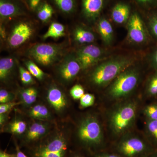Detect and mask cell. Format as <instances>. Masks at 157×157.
<instances>
[{"mask_svg":"<svg viewBox=\"0 0 157 157\" xmlns=\"http://www.w3.org/2000/svg\"><path fill=\"white\" fill-rule=\"evenodd\" d=\"M73 157H81L79 156H74Z\"/></svg>","mask_w":157,"mask_h":157,"instance_id":"ee69618b","label":"cell"},{"mask_svg":"<svg viewBox=\"0 0 157 157\" xmlns=\"http://www.w3.org/2000/svg\"><path fill=\"white\" fill-rule=\"evenodd\" d=\"M116 150L123 157H144L154 152L151 145L142 137L128 133L122 136Z\"/></svg>","mask_w":157,"mask_h":157,"instance_id":"277c9868","label":"cell"},{"mask_svg":"<svg viewBox=\"0 0 157 157\" xmlns=\"http://www.w3.org/2000/svg\"><path fill=\"white\" fill-rule=\"evenodd\" d=\"M47 99L52 106L57 110H62L67 105V101L63 94L56 86H52L48 90Z\"/></svg>","mask_w":157,"mask_h":157,"instance_id":"5bb4252c","label":"cell"},{"mask_svg":"<svg viewBox=\"0 0 157 157\" xmlns=\"http://www.w3.org/2000/svg\"><path fill=\"white\" fill-rule=\"evenodd\" d=\"M81 70V66L76 56H69L60 65L59 74L63 80L69 82L74 79Z\"/></svg>","mask_w":157,"mask_h":157,"instance_id":"8fae6325","label":"cell"},{"mask_svg":"<svg viewBox=\"0 0 157 157\" xmlns=\"http://www.w3.org/2000/svg\"><path fill=\"white\" fill-rule=\"evenodd\" d=\"M68 149L67 140L63 137L58 136L37 147L35 157H65Z\"/></svg>","mask_w":157,"mask_h":157,"instance_id":"52a82bcc","label":"cell"},{"mask_svg":"<svg viewBox=\"0 0 157 157\" xmlns=\"http://www.w3.org/2000/svg\"><path fill=\"white\" fill-rule=\"evenodd\" d=\"M19 71L21 80L23 84L29 85L33 83V78L29 71L21 67H20Z\"/></svg>","mask_w":157,"mask_h":157,"instance_id":"f546056e","label":"cell"},{"mask_svg":"<svg viewBox=\"0 0 157 157\" xmlns=\"http://www.w3.org/2000/svg\"><path fill=\"white\" fill-rule=\"evenodd\" d=\"M10 129L12 133L21 135L25 132L26 124L23 121H16L11 124Z\"/></svg>","mask_w":157,"mask_h":157,"instance_id":"f1b7e54d","label":"cell"},{"mask_svg":"<svg viewBox=\"0 0 157 157\" xmlns=\"http://www.w3.org/2000/svg\"><path fill=\"white\" fill-rule=\"evenodd\" d=\"M144 157H157V153L153 152Z\"/></svg>","mask_w":157,"mask_h":157,"instance_id":"7bdbcfd3","label":"cell"},{"mask_svg":"<svg viewBox=\"0 0 157 157\" xmlns=\"http://www.w3.org/2000/svg\"><path fill=\"white\" fill-rule=\"evenodd\" d=\"M145 93L148 97L157 96V70L147 80Z\"/></svg>","mask_w":157,"mask_h":157,"instance_id":"cb8c5ba5","label":"cell"},{"mask_svg":"<svg viewBox=\"0 0 157 157\" xmlns=\"http://www.w3.org/2000/svg\"><path fill=\"white\" fill-rule=\"evenodd\" d=\"M54 13L53 8L48 3L42 4L38 9L37 16L43 22L48 21L52 17Z\"/></svg>","mask_w":157,"mask_h":157,"instance_id":"7402d4cb","label":"cell"},{"mask_svg":"<svg viewBox=\"0 0 157 157\" xmlns=\"http://www.w3.org/2000/svg\"><path fill=\"white\" fill-rule=\"evenodd\" d=\"M130 16V7L125 3H117L112 9V19L114 22L118 24H122L127 22Z\"/></svg>","mask_w":157,"mask_h":157,"instance_id":"9a60e30c","label":"cell"},{"mask_svg":"<svg viewBox=\"0 0 157 157\" xmlns=\"http://www.w3.org/2000/svg\"><path fill=\"white\" fill-rule=\"evenodd\" d=\"M149 25L152 33L157 38V14L151 17L149 20Z\"/></svg>","mask_w":157,"mask_h":157,"instance_id":"836d02e7","label":"cell"},{"mask_svg":"<svg viewBox=\"0 0 157 157\" xmlns=\"http://www.w3.org/2000/svg\"><path fill=\"white\" fill-rule=\"evenodd\" d=\"M0 157H15L14 155L9 154L6 152L1 151Z\"/></svg>","mask_w":157,"mask_h":157,"instance_id":"60d3db41","label":"cell"},{"mask_svg":"<svg viewBox=\"0 0 157 157\" xmlns=\"http://www.w3.org/2000/svg\"><path fill=\"white\" fill-rule=\"evenodd\" d=\"M145 132L151 143L157 147V121L147 120L145 125Z\"/></svg>","mask_w":157,"mask_h":157,"instance_id":"44dd1931","label":"cell"},{"mask_svg":"<svg viewBox=\"0 0 157 157\" xmlns=\"http://www.w3.org/2000/svg\"><path fill=\"white\" fill-rule=\"evenodd\" d=\"M135 59L129 56H118L98 64L90 75V81L97 87L110 84L121 73L131 67Z\"/></svg>","mask_w":157,"mask_h":157,"instance_id":"6da1fadb","label":"cell"},{"mask_svg":"<svg viewBox=\"0 0 157 157\" xmlns=\"http://www.w3.org/2000/svg\"><path fill=\"white\" fill-rule=\"evenodd\" d=\"M95 157H121L117 155L109 153H102L97 155Z\"/></svg>","mask_w":157,"mask_h":157,"instance_id":"f35d334b","label":"cell"},{"mask_svg":"<svg viewBox=\"0 0 157 157\" xmlns=\"http://www.w3.org/2000/svg\"><path fill=\"white\" fill-rule=\"evenodd\" d=\"M70 94L74 100H80L85 94L84 88L80 85H76L70 90Z\"/></svg>","mask_w":157,"mask_h":157,"instance_id":"1f68e13d","label":"cell"},{"mask_svg":"<svg viewBox=\"0 0 157 157\" xmlns=\"http://www.w3.org/2000/svg\"><path fill=\"white\" fill-rule=\"evenodd\" d=\"M18 104V103L11 102L5 103V104H1L0 105V114H4Z\"/></svg>","mask_w":157,"mask_h":157,"instance_id":"e575fe53","label":"cell"},{"mask_svg":"<svg viewBox=\"0 0 157 157\" xmlns=\"http://www.w3.org/2000/svg\"><path fill=\"white\" fill-rule=\"evenodd\" d=\"M30 116L36 118H46L49 116V111L45 106L39 104L31 109Z\"/></svg>","mask_w":157,"mask_h":157,"instance_id":"d4e9b609","label":"cell"},{"mask_svg":"<svg viewBox=\"0 0 157 157\" xmlns=\"http://www.w3.org/2000/svg\"></svg>","mask_w":157,"mask_h":157,"instance_id":"f6af8a7d","label":"cell"},{"mask_svg":"<svg viewBox=\"0 0 157 157\" xmlns=\"http://www.w3.org/2000/svg\"><path fill=\"white\" fill-rule=\"evenodd\" d=\"M104 51L94 45L82 46L77 50L76 59L81 66L82 70H85L101 61L104 58Z\"/></svg>","mask_w":157,"mask_h":157,"instance_id":"ba28073f","label":"cell"},{"mask_svg":"<svg viewBox=\"0 0 157 157\" xmlns=\"http://www.w3.org/2000/svg\"><path fill=\"white\" fill-rule=\"evenodd\" d=\"M77 135L82 143L88 147H98L104 143L102 126L98 119L93 116L82 120L78 127Z\"/></svg>","mask_w":157,"mask_h":157,"instance_id":"5b68a950","label":"cell"},{"mask_svg":"<svg viewBox=\"0 0 157 157\" xmlns=\"http://www.w3.org/2000/svg\"><path fill=\"white\" fill-rule=\"evenodd\" d=\"M41 0H28L29 7L31 10L35 11L38 8Z\"/></svg>","mask_w":157,"mask_h":157,"instance_id":"d590c367","label":"cell"},{"mask_svg":"<svg viewBox=\"0 0 157 157\" xmlns=\"http://www.w3.org/2000/svg\"><path fill=\"white\" fill-rule=\"evenodd\" d=\"M59 9L65 13L69 14L74 11L75 4L74 0H53Z\"/></svg>","mask_w":157,"mask_h":157,"instance_id":"484cf974","label":"cell"},{"mask_svg":"<svg viewBox=\"0 0 157 157\" xmlns=\"http://www.w3.org/2000/svg\"><path fill=\"white\" fill-rule=\"evenodd\" d=\"M14 59L11 57L3 58L0 60V79L2 81L8 78L14 66Z\"/></svg>","mask_w":157,"mask_h":157,"instance_id":"d6986e66","label":"cell"},{"mask_svg":"<svg viewBox=\"0 0 157 157\" xmlns=\"http://www.w3.org/2000/svg\"><path fill=\"white\" fill-rule=\"evenodd\" d=\"M98 30L104 43L110 45L113 39V29L110 23L106 18H101L98 22Z\"/></svg>","mask_w":157,"mask_h":157,"instance_id":"2e32d148","label":"cell"},{"mask_svg":"<svg viewBox=\"0 0 157 157\" xmlns=\"http://www.w3.org/2000/svg\"><path fill=\"white\" fill-rule=\"evenodd\" d=\"M4 114H1V116H0V123H1V124H2L5 121V117L3 115Z\"/></svg>","mask_w":157,"mask_h":157,"instance_id":"b9f144b4","label":"cell"},{"mask_svg":"<svg viewBox=\"0 0 157 157\" xmlns=\"http://www.w3.org/2000/svg\"><path fill=\"white\" fill-rule=\"evenodd\" d=\"M74 40L79 44H90L95 40L94 34L87 29L77 27L73 32Z\"/></svg>","mask_w":157,"mask_h":157,"instance_id":"e0dca14e","label":"cell"},{"mask_svg":"<svg viewBox=\"0 0 157 157\" xmlns=\"http://www.w3.org/2000/svg\"><path fill=\"white\" fill-rule=\"evenodd\" d=\"M16 157H28L24 153L20 150L19 147L16 146Z\"/></svg>","mask_w":157,"mask_h":157,"instance_id":"ab89813d","label":"cell"},{"mask_svg":"<svg viewBox=\"0 0 157 157\" xmlns=\"http://www.w3.org/2000/svg\"><path fill=\"white\" fill-rule=\"evenodd\" d=\"M13 99V96L6 90H0V103L1 104L9 103Z\"/></svg>","mask_w":157,"mask_h":157,"instance_id":"d6a6232c","label":"cell"},{"mask_svg":"<svg viewBox=\"0 0 157 157\" xmlns=\"http://www.w3.org/2000/svg\"><path fill=\"white\" fill-rule=\"evenodd\" d=\"M26 67L32 76L39 80H42L45 76V73L35 63L32 61H27L25 63Z\"/></svg>","mask_w":157,"mask_h":157,"instance_id":"4316f807","label":"cell"},{"mask_svg":"<svg viewBox=\"0 0 157 157\" xmlns=\"http://www.w3.org/2000/svg\"><path fill=\"white\" fill-rule=\"evenodd\" d=\"M65 27L62 24L54 22L51 24L48 31L43 35V39L49 38L58 39L65 35Z\"/></svg>","mask_w":157,"mask_h":157,"instance_id":"ffe728a7","label":"cell"},{"mask_svg":"<svg viewBox=\"0 0 157 157\" xmlns=\"http://www.w3.org/2000/svg\"><path fill=\"white\" fill-rule=\"evenodd\" d=\"M47 128L45 125L39 123L33 124L29 128L27 134V139L29 141L38 140L46 133Z\"/></svg>","mask_w":157,"mask_h":157,"instance_id":"ac0fdd59","label":"cell"},{"mask_svg":"<svg viewBox=\"0 0 157 157\" xmlns=\"http://www.w3.org/2000/svg\"><path fill=\"white\" fill-rule=\"evenodd\" d=\"M20 6L12 0H0L1 19L7 20L22 14Z\"/></svg>","mask_w":157,"mask_h":157,"instance_id":"4fadbf2b","label":"cell"},{"mask_svg":"<svg viewBox=\"0 0 157 157\" xmlns=\"http://www.w3.org/2000/svg\"><path fill=\"white\" fill-rule=\"evenodd\" d=\"M63 48L56 44L40 43L29 48L27 55L39 64L48 66L52 64L61 57Z\"/></svg>","mask_w":157,"mask_h":157,"instance_id":"8992f818","label":"cell"},{"mask_svg":"<svg viewBox=\"0 0 157 157\" xmlns=\"http://www.w3.org/2000/svg\"><path fill=\"white\" fill-rule=\"evenodd\" d=\"M38 95L37 90L31 87L23 90L21 93L23 102L27 105H31L36 101Z\"/></svg>","mask_w":157,"mask_h":157,"instance_id":"603a6c76","label":"cell"},{"mask_svg":"<svg viewBox=\"0 0 157 157\" xmlns=\"http://www.w3.org/2000/svg\"><path fill=\"white\" fill-rule=\"evenodd\" d=\"M128 37L131 42L136 44L144 43L147 39V34L143 21L139 14L133 13L128 22Z\"/></svg>","mask_w":157,"mask_h":157,"instance_id":"9c48e42d","label":"cell"},{"mask_svg":"<svg viewBox=\"0 0 157 157\" xmlns=\"http://www.w3.org/2000/svg\"><path fill=\"white\" fill-rule=\"evenodd\" d=\"M144 113L147 120L157 121V104H149L144 109Z\"/></svg>","mask_w":157,"mask_h":157,"instance_id":"83f0119b","label":"cell"},{"mask_svg":"<svg viewBox=\"0 0 157 157\" xmlns=\"http://www.w3.org/2000/svg\"><path fill=\"white\" fill-rule=\"evenodd\" d=\"M137 101L130 100L119 103L111 109L108 123L113 135L122 136L132 128L137 117Z\"/></svg>","mask_w":157,"mask_h":157,"instance_id":"7a4b0ae2","label":"cell"},{"mask_svg":"<svg viewBox=\"0 0 157 157\" xmlns=\"http://www.w3.org/2000/svg\"><path fill=\"white\" fill-rule=\"evenodd\" d=\"M151 63L153 67L157 70V49L155 51L152 55Z\"/></svg>","mask_w":157,"mask_h":157,"instance_id":"8d00e7d4","label":"cell"},{"mask_svg":"<svg viewBox=\"0 0 157 157\" xmlns=\"http://www.w3.org/2000/svg\"><path fill=\"white\" fill-rule=\"evenodd\" d=\"M135 1L144 5H154L157 3V0H135Z\"/></svg>","mask_w":157,"mask_h":157,"instance_id":"74e56055","label":"cell"},{"mask_svg":"<svg viewBox=\"0 0 157 157\" xmlns=\"http://www.w3.org/2000/svg\"><path fill=\"white\" fill-rule=\"evenodd\" d=\"M33 32L29 22L18 23L14 26L8 38L9 45L12 48L19 47L30 39Z\"/></svg>","mask_w":157,"mask_h":157,"instance_id":"30bf717a","label":"cell"},{"mask_svg":"<svg viewBox=\"0 0 157 157\" xmlns=\"http://www.w3.org/2000/svg\"><path fill=\"white\" fill-rule=\"evenodd\" d=\"M94 96L92 94H85L80 99V106L83 108L92 106L95 102Z\"/></svg>","mask_w":157,"mask_h":157,"instance_id":"4dcf8cb0","label":"cell"},{"mask_svg":"<svg viewBox=\"0 0 157 157\" xmlns=\"http://www.w3.org/2000/svg\"><path fill=\"white\" fill-rule=\"evenodd\" d=\"M140 78V72L137 69L128 68L121 73L109 84L107 90V97L113 101L126 98L137 87Z\"/></svg>","mask_w":157,"mask_h":157,"instance_id":"3957f363","label":"cell"},{"mask_svg":"<svg viewBox=\"0 0 157 157\" xmlns=\"http://www.w3.org/2000/svg\"><path fill=\"white\" fill-rule=\"evenodd\" d=\"M104 6V0H82V11L90 21H94L101 14Z\"/></svg>","mask_w":157,"mask_h":157,"instance_id":"7c38bea8","label":"cell"}]
</instances>
